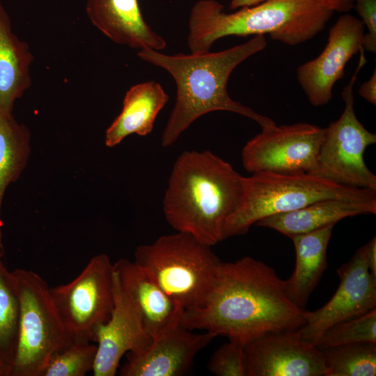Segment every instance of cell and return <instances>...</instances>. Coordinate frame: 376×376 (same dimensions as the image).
I'll list each match as a JSON object with an SVG mask.
<instances>
[{
	"label": "cell",
	"instance_id": "7",
	"mask_svg": "<svg viewBox=\"0 0 376 376\" xmlns=\"http://www.w3.org/2000/svg\"><path fill=\"white\" fill-rule=\"evenodd\" d=\"M19 301L18 338L10 376H40L56 352L73 343L47 281L38 273L15 269Z\"/></svg>",
	"mask_w": 376,
	"mask_h": 376
},
{
	"label": "cell",
	"instance_id": "15",
	"mask_svg": "<svg viewBox=\"0 0 376 376\" xmlns=\"http://www.w3.org/2000/svg\"><path fill=\"white\" fill-rule=\"evenodd\" d=\"M217 337L194 333L180 325L152 339L145 350L127 352L120 376H180L191 367L196 355Z\"/></svg>",
	"mask_w": 376,
	"mask_h": 376
},
{
	"label": "cell",
	"instance_id": "10",
	"mask_svg": "<svg viewBox=\"0 0 376 376\" xmlns=\"http://www.w3.org/2000/svg\"><path fill=\"white\" fill-rule=\"evenodd\" d=\"M324 128L306 123L262 128L242 151L244 168L249 173L315 175Z\"/></svg>",
	"mask_w": 376,
	"mask_h": 376
},
{
	"label": "cell",
	"instance_id": "5",
	"mask_svg": "<svg viewBox=\"0 0 376 376\" xmlns=\"http://www.w3.org/2000/svg\"><path fill=\"white\" fill-rule=\"evenodd\" d=\"M326 198L376 202V190L343 186L311 174L253 173L243 177L241 198L224 224L222 240L246 234L265 217Z\"/></svg>",
	"mask_w": 376,
	"mask_h": 376
},
{
	"label": "cell",
	"instance_id": "26",
	"mask_svg": "<svg viewBox=\"0 0 376 376\" xmlns=\"http://www.w3.org/2000/svg\"><path fill=\"white\" fill-rule=\"evenodd\" d=\"M357 343H376V308L332 325L316 346L321 350Z\"/></svg>",
	"mask_w": 376,
	"mask_h": 376
},
{
	"label": "cell",
	"instance_id": "32",
	"mask_svg": "<svg viewBox=\"0 0 376 376\" xmlns=\"http://www.w3.org/2000/svg\"><path fill=\"white\" fill-rule=\"evenodd\" d=\"M267 0H231L230 8L231 9H239L244 7L253 6Z\"/></svg>",
	"mask_w": 376,
	"mask_h": 376
},
{
	"label": "cell",
	"instance_id": "8",
	"mask_svg": "<svg viewBox=\"0 0 376 376\" xmlns=\"http://www.w3.org/2000/svg\"><path fill=\"white\" fill-rule=\"evenodd\" d=\"M359 53L358 65L342 92L343 111L324 128L315 175L343 186L376 190V175L363 158L366 149L376 143V134L365 128L354 109L353 86L366 63L364 49Z\"/></svg>",
	"mask_w": 376,
	"mask_h": 376
},
{
	"label": "cell",
	"instance_id": "1",
	"mask_svg": "<svg viewBox=\"0 0 376 376\" xmlns=\"http://www.w3.org/2000/svg\"><path fill=\"white\" fill-rule=\"evenodd\" d=\"M308 311L288 298L283 280L273 268L245 256L221 263L207 301L198 308L185 311L182 325L244 345L267 333L301 328Z\"/></svg>",
	"mask_w": 376,
	"mask_h": 376
},
{
	"label": "cell",
	"instance_id": "12",
	"mask_svg": "<svg viewBox=\"0 0 376 376\" xmlns=\"http://www.w3.org/2000/svg\"><path fill=\"white\" fill-rule=\"evenodd\" d=\"M364 29L356 17L340 15L329 30L323 51L299 66L297 78L311 104L321 107L331 100L333 88L343 77L346 64L363 48Z\"/></svg>",
	"mask_w": 376,
	"mask_h": 376
},
{
	"label": "cell",
	"instance_id": "28",
	"mask_svg": "<svg viewBox=\"0 0 376 376\" xmlns=\"http://www.w3.org/2000/svg\"><path fill=\"white\" fill-rule=\"evenodd\" d=\"M353 8L361 17L367 29L363 38V47L371 52H376V0H354Z\"/></svg>",
	"mask_w": 376,
	"mask_h": 376
},
{
	"label": "cell",
	"instance_id": "17",
	"mask_svg": "<svg viewBox=\"0 0 376 376\" xmlns=\"http://www.w3.org/2000/svg\"><path fill=\"white\" fill-rule=\"evenodd\" d=\"M86 9L92 24L115 43L139 50L166 46L145 21L138 0H88Z\"/></svg>",
	"mask_w": 376,
	"mask_h": 376
},
{
	"label": "cell",
	"instance_id": "18",
	"mask_svg": "<svg viewBox=\"0 0 376 376\" xmlns=\"http://www.w3.org/2000/svg\"><path fill=\"white\" fill-rule=\"evenodd\" d=\"M375 213L376 202L326 198L291 212L265 217L256 225L274 229L291 238L334 226L346 217Z\"/></svg>",
	"mask_w": 376,
	"mask_h": 376
},
{
	"label": "cell",
	"instance_id": "4",
	"mask_svg": "<svg viewBox=\"0 0 376 376\" xmlns=\"http://www.w3.org/2000/svg\"><path fill=\"white\" fill-rule=\"evenodd\" d=\"M333 13L321 0H267L231 13L215 0H200L191 10L187 45L191 52H205L226 36L266 34L296 45L323 30Z\"/></svg>",
	"mask_w": 376,
	"mask_h": 376
},
{
	"label": "cell",
	"instance_id": "19",
	"mask_svg": "<svg viewBox=\"0 0 376 376\" xmlns=\"http://www.w3.org/2000/svg\"><path fill=\"white\" fill-rule=\"evenodd\" d=\"M169 95L157 81L135 84L126 92L123 109L105 132V145L112 148L132 134L146 136L151 133L159 111Z\"/></svg>",
	"mask_w": 376,
	"mask_h": 376
},
{
	"label": "cell",
	"instance_id": "34",
	"mask_svg": "<svg viewBox=\"0 0 376 376\" xmlns=\"http://www.w3.org/2000/svg\"><path fill=\"white\" fill-rule=\"evenodd\" d=\"M3 256V246L0 245V258H2Z\"/></svg>",
	"mask_w": 376,
	"mask_h": 376
},
{
	"label": "cell",
	"instance_id": "30",
	"mask_svg": "<svg viewBox=\"0 0 376 376\" xmlns=\"http://www.w3.org/2000/svg\"><path fill=\"white\" fill-rule=\"evenodd\" d=\"M364 246L366 263L371 275L376 279V238L374 237Z\"/></svg>",
	"mask_w": 376,
	"mask_h": 376
},
{
	"label": "cell",
	"instance_id": "29",
	"mask_svg": "<svg viewBox=\"0 0 376 376\" xmlns=\"http://www.w3.org/2000/svg\"><path fill=\"white\" fill-rule=\"evenodd\" d=\"M359 94L370 103L376 104V70L371 77L360 86Z\"/></svg>",
	"mask_w": 376,
	"mask_h": 376
},
{
	"label": "cell",
	"instance_id": "16",
	"mask_svg": "<svg viewBox=\"0 0 376 376\" xmlns=\"http://www.w3.org/2000/svg\"><path fill=\"white\" fill-rule=\"evenodd\" d=\"M113 268L152 339L182 325L183 308L134 261L120 259Z\"/></svg>",
	"mask_w": 376,
	"mask_h": 376
},
{
	"label": "cell",
	"instance_id": "33",
	"mask_svg": "<svg viewBox=\"0 0 376 376\" xmlns=\"http://www.w3.org/2000/svg\"><path fill=\"white\" fill-rule=\"evenodd\" d=\"M0 376H10V366L0 358Z\"/></svg>",
	"mask_w": 376,
	"mask_h": 376
},
{
	"label": "cell",
	"instance_id": "11",
	"mask_svg": "<svg viewBox=\"0 0 376 376\" xmlns=\"http://www.w3.org/2000/svg\"><path fill=\"white\" fill-rule=\"evenodd\" d=\"M337 274L340 283L333 297L319 309L308 311L306 322L300 328L304 338L315 345L332 325L376 308V279L368 269L364 246Z\"/></svg>",
	"mask_w": 376,
	"mask_h": 376
},
{
	"label": "cell",
	"instance_id": "24",
	"mask_svg": "<svg viewBox=\"0 0 376 376\" xmlns=\"http://www.w3.org/2000/svg\"><path fill=\"white\" fill-rule=\"evenodd\" d=\"M321 351L326 366L325 376L376 375V343H351Z\"/></svg>",
	"mask_w": 376,
	"mask_h": 376
},
{
	"label": "cell",
	"instance_id": "6",
	"mask_svg": "<svg viewBox=\"0 0 376 376\" xmlns=\"http://www.w3.org/2000/svg\"><path fill=\"white\" fill-rule=\"evenodd\" d=\"M190 234L178 232L139 246L134 262L185 311L203 306L212 292L222 261Z\"/></svg>",
	"mask_w": 376,
	"mask_h": 376
},
{
	"label": "cell",
	"instance_id": "2",
	"mask_svg": "<svg viewBox=\"0 0 376 376\" xmlns=\"http://www.w3.org/2000/svg\"><path fill=\"white\" fill-rule=\"evenodd\" d=\"M266 45L264 36H255L244 43L217 52L169 55L149 48L139 49L141 59L166 70L176 84L175 102L162 133V146L173 145L196 119L215 111L245 116L261 128L275 124L271 118L233 100L227 90L235 68Z\"/></svg>",
	"mask_w": 376,
	"mask_h": 376
},
{
	"label": "cell",
	"instance_id": "22",
	"mask_svg": "<svg viewBox=\"0 0 376 376\" xmlns=\"http://www.w3.org/2000/svg\"><path fill=\"white\" fill-rule=\"evenodd\" d=\"M31 133L13 113L0 114V245L3 246L1 206L8 185L16 182L25 169L31 148Z\"/></svg>",
	"mask_w": 376,
	"mask_h": 376
},
{
	"label": "cell",
	"instance_id": "13",
	"mask_svg": "<svg viewBox=\"0 0 376 376\" xmlns=\"http://www.w3.org/2000/svg\"><path fill=\"white\" fill-rule=\"evenodd\" d=\"M248 376H325L321 350L300 329L267 333L244 345Z\"/></svg>",
	"mask_w": 376,
	"mask_h": 376
},
{
	"label": "cell",
	"instance_id": "27",
	"mask_svg": "<svg viewBox=\"0 0 376 376\" xmlns=\"http://www.w3.org/2000/svg\"><path fill=\"white\" fill-rule=\"evenodd\" d=\"M207 368L217 376H248L244 345L237 340H229L214 352Z\"/></svg>",
	"mask_w": 376,
	"mask_h": 376
},
{
	"label": "cell",
	"instance_id": "31",
	"mask_svg": "<svg viewBox=\"0 0 376 376\" xmlns=\"http://www.w3.org/2000/svg\"><path fill=\"white\" fill-rule=\"evenodd\" d=\"M331 10L347 13L353 8L354 0H321Z\"/></svg>",
	"mask_w": 376,
	"mask_h": 376
},
{
	"label": "cell",
	"instance_id": "20",
	"mask_svg": "<svg viewBox=\"0 0 376 376\" xmlns=\"http://www.w3.org/2000/svg\"><path fill=\"white\" fill-rule=\"evenodd\" d=\"M334 226H329L291 237L296 261L292 275L283 281L288 298L304 308L327 269V250Z\"/></svg>",
	"mask_w": 376,
	"mask_h": 376
},
{
	"label": "cell",
	"instance_id": "23",
	"mask_svg": "<svg viewBox=\"0 0 376 376\" xmlns=\"http://www.w3.org/2000/svg\"><path fill=\"white\" fill-rule=\"evenodd\" d=\"M19 301L16 279L0 258V358L10 366L18 338Z\"/></svg>",
	"mask_w": 376,
	"mask_h": 376
},
{
	"label": "cell",
	"instance_id": "3",
	"mask_svg": "<svg viewBox=\"0 0 376 376\" xmlns=\"http://www.w3.org/2000/svg\"><path fill=\"white\" fill-rule=\"evenodd\" d=\"M243 177L209 150L184 151L173 164L163 198L166 220L176 231L215 245L239 204Z\"/></svg>",
	"mask_w": 376,
	"mask_h": 376
},
{
	"label": "cell",
	"instance_id": "9",
	"mask_svg": "<svg viewBox=\"0 0 376 376\" xmlns=\"http://www.w3.org/2000/svg\"><path fill=\"white\" fill-rule=\"evenodd\" d=\"M113 274V263L101 253L91 258L73 280L50 288L73 342L93 341L97 328L110 318L114 304Z\"/></svg>",
	"mask_w": 376,
	"mask_h": 376
},
{
	"label": "cell",
	"instance_id": "25",
	"mask_svg": "<svg viewBox=\"0 0 376 376\" xmlns=\"http://www.w3.org/2000/svg\"><path fill=\"white\" fill-rule=\"evenodd\" d=\"M96 352V345L73 342L49 358L40 376H84L92 371Z\"/></svg>",
	"mask_w": 376,
	"mask_h": 376
},
{
	"label": "cell",
	"instance_id": "21",
	"mask_svg": "<svg viewBox=\"0 0 376 376\" xmlns=\"http://www.w3.org/2000/svg\"><path fill=\"white\" fill-rule=\"evenodd\" d=\"M33 60L28 44L13 33L0 1V114L12 113L15 101L30 88Z\"/></svg>",
	"mask_w": 376,
	"mask_h": 376
},
{
	"label": "cell",
	"instance_id": "14",
	"mask_svg": "<svg viewBox=\"0 0 376 376\" xmlns=\"http://www.w3.org/2000/svg\"><path fill=\"white\" fill-rule=\"evenodd\" d=\"M114 304L109 320L95 331L97 352L92 370L94 376L116 375L122 357L139 352L152 339L146 331L139 314L122 287L113 268Z\"/></svg>",
	"mask_w": 376,
	"mask_h": 376
}]
</instances>
